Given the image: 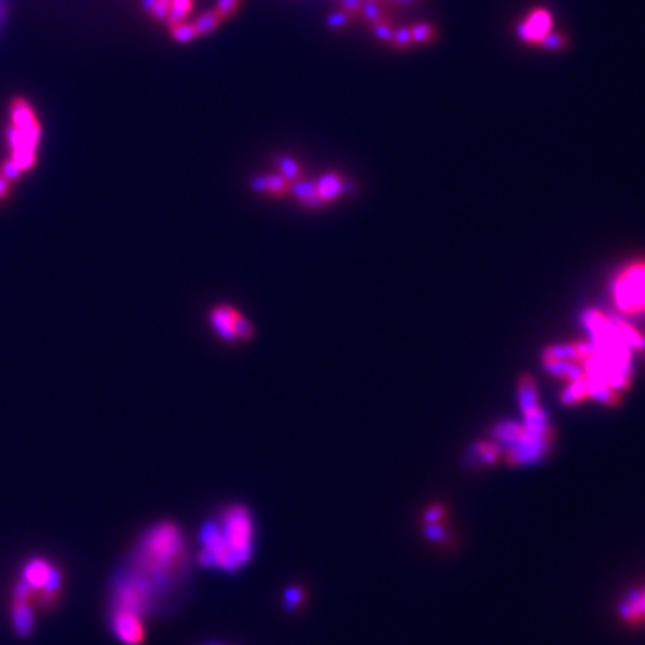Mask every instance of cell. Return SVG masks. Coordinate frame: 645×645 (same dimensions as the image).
<instances>
[{
    "mask_svg": "<svg viewBox=\"0 0 645 645\" xmlns=\"http://www.w3.org/2000/svg\"><path fill=\"white\" fill-rule=\"evenodd\" d=\"M221 20L222 18L219 17V13L214 9V11H208V13H205V15H201V17L194 22L192 25L199 36V34H208L214 29H217V25L221 24Z\"/></svg>",
    "mask_w": 645,
    "mask_h": 645,
    "instance_id": "9a60e30c",
    "label": "cell"
},
{
    "mask_svg": "<svg viewBox=\"0 0 645 645\" xmlns=\"http://www.w3.org/2000/svg\"><path fill=\"white\" fill-rule=\"evenodd\" d=\"M352 20H354V18L349 17V15H346L342 9H339V11H335V13H330V17L326 22H328L330 29L339 31V29H345L346 25H348Z\"/></svg>",
    "mask_w": 645,
    "mask_h": 645,
    "instance_id": "603a6c76",
    "label": "cell"
},
{
    "mask_svg": "<svg viewBox=\"0 0 645 645\" xmlns=\"http://www.w3.org/2000/svg\"><path fill=\"white\" fill-rule=\"evenodd\" d=\"M111 628H113V633L117 635V638L122 644L140 645L144 642L145 625L144 618L138 613L113 609V613H111Z\"/></svg>",
    "mask_w": 645,
    "mask_h": 645,
    "instance_id": "8992f818",
    "label": "cell"
},
{
    "mask_svg": "<svg viewBox=\"0 0 645 645\" xmlns=\"http://www.w3.org/2000/svg\"><path fill=\"white\" fill-rule=\"evenodd\" d=\"M539 45L545 47V49H549V50H561V49H565V47L568 45V38L565 36V34L552 33V31H551V33H549L545 38H543Z\"/></svg>",
    "mask_w": 645,
    "mask_h": 645,
    "instance_id": "44dd1931",
    "label": "cell"
},
{
    "mask_svg": "<svg viewBox=\"0 0 645 645\" xmlns=\"http://www.w3.org/2000/svg\"><path fill=\"white\" fill-rule=\"evenodd\" d=\"M611 300L622 317L645 314V260H637L611 280Z\"/></svg>",
    "mask_w": 645,
    "mask_h": 645,
    "instance_id": "277c9868",
    "label": "cell"
},
{
    "mask_svg": "<svg viewBox=\"0 0 645 645\" xmlns=\"http://www.w3.org/2000/svg\"><path fill=\"white\" fill-rule=\"evenodd\" d=\"M444 516V509L441 506H432L430 509L425 513V523L427 526H434V523H440L441 518Z\"/></svg>",
    "mask_w": 645,
    "mask_h": 645,
    "instance_id": "484cf974",
    "label": "cell"
},
{
    "mask_svg": "<svg viewBox=\"0 0 645 645\" xmlns=\"http://www.w3.org/2000/svg\"><path fill=\"white\" fill-rule=\"evenodd\" d=\"M411 36H412V43L416 45H427V43H432V41L437 38V29L434 25L430 24H416L411 27Z\"/></svg>",
    "mask_w": 645,
    "mask_h": 645,
    "instance_id": "4fadbf2b",
    "label": "cell"
},
{
    "mask_svg": "<svg viewBox=\"0 0 645 645\" xmlns=\"http://www.w3.org/2000/svg\"><path fill=\"white\" fill-rule=\"evenodd\" d=\"M276 167H278V173L284 177H287L289 181L300 180L301 174H303L301 165L291 157H280L278 161H276Z\"/></svg>",
    "mask_w": 645,
    "mask_h": 645,
    "instance_id": "5bb4252c",
    "label": "cell"
},
{
    "mask_svg": "<svg viewBox=\"0 0 645 645\" xmlns=\"http://www.w3.org/2000/svg\"><path fill=\"white\" fill-rule=\"evenodd\" d=\"M284 602H285V608H287L289 611H294V609L300 608V606L305 602L303 588L289 586L284 593Z\"/></svg>",
    "mask_w": 645,
    "mask_h": 645,
    "instance_id": "ac0fdd59",
    "label": "cell"
},
{
    "mask_svg": "<svg viewBox=\"0 0 645 645\" xmlns=\"http://www.w3.org/2000/svg\"><path fill=\"white\" fill-rule=\"evenodd\" d=\"M212 325L224 341H247L253 338V326L249 321L228 305H221L212 310Z\"/></svg>",
    "mask_w": 645,
    "mask_h": 645,
    "instance_id": "5b68a950",
    "label": "cell"
},
{
    "mask_svg": "<svg viewBox=\"0 0 645 645\" xmlns=\"http://www.w3.org/2000/svg\"><path fill=\"white\" fill-rule=\"evenodd\" d=\"M552 31V17L551 13L546 9L538 8L532 13H529V17L518 24V38L529 45H539L543 38Z\"/></svg>",
    "mask_w": 645,
    "mask_h": 645,
    "instance_id": "52a82bcc",
    "label": "cell"
},
{
    "mask_svg": "<svg viewBox=\"0 0 645 645\" xmlns=\"http://www.w3.org/2000/svg\"><path fill=\"white\" fill-rule=\"evenodd\" d=\"M389 2L393 6H396V4H409V2H416V0H389Z\"/></svg>",
    "mask_w": 645,
    "mask_h": 645,
    "instance_id": "f1b7e54d",
    "label": "cell"
},
{
    "mask_svg": "<svg viewBox=\"0 0 645 645\" xmlns=\"http://www.w3.org/2000/svg\"><path fill=\"white\" fill-rule=\"evenodd\" d=\"M291 190L294 192V196H296V198L303 203V205H308V206L321 205V199H319V196H317L316 183H312V181H298V183L291 185Z\"/></svg>",
    "mask_w": 645,
    "mask_h": 645,
    "instance_id": "7c38bea8",
    "label": "cell"
},
{
    "mask_svg": "<svg viewBox=\"0 0 645 645\" xmlns=\"http://www.w3.org/2000/svg\"><path fill=\"white\" fill-rule=\"evenodd\" d=\"M169 9H171V0H157L154 6H152L151 13L152 15H157L158 18H167L169 17Z\"/></svg>",
    "mask_w": 645,
    "mask_h": 645,
    "instance_id": "4316f807",
    "label": "cell"
},
{
    "mask_svg": "<svg viewBox=\"0 0 645 645\" xmlns=\"http://www.w3.org/2000/svg\"><path fill=\"white\" fill-rule=\"evenodd\" d=\"M316 189L321 203H330L345 192V177L338 173H328L317 180Z\"/></svg>",
    "mask_w": 645,
    "mask_h": 645,
    "instance_id": "ba28073f",
    "label": "cell"
},
{
    "mask_svg": "<svg viewBox=\"0 0 645 645\" xmlns=\"http://www.w3.org/2000/svg\"><path fill=\"white\" fill-rule=\"evenodd\" d=\"M192 9V0H171V9H169V20L171 27L181 24V20L187 17Z\"/></svg>",
    "mask_w": 645,
    "mask_h": 645,
    "instance_id": "2e32d148",
    "label": "cell"
},
{
    "mask_svg": "<svg viewBox=\"0 0 645 645\" xmlns=\"http://www.w3.org/2000/svg\"><path fill=\"white\" fill-rule=\"evenodd\" d=\"M185 563V536L174 523L161 522L142 536L133 554L131 572L157 590V586L171 583Z\"/></svg>",
    "mask_w": 645,
    "mask_h": 645,
    "instance_id": "7a4b0ae2",
    "label": "cell"
},
{
    "mask_svg": "<svg viewBox=\"0 0 645 645\" xmlns=\"http://www.w3.org/2000/svg\"><path fill=\"white\" fill-rule=\"evenodd\" d=\"M13 618H15V629H17L18 633L20 635L31 633L34 616H33V611H31L29 599H22V597H17V600H15V611H13Z\"/></svg>",
    "mask_w": 645,
    "mask_h": 645,
    "instance_id": "8fae6325",
    "label": "cell"
},
{
    "mask_svg": "<svg viewBox=\"0 0 645 645\" xmlns=\"http://www.w3.org/2000/svg\"><path fill=\"white\" fill-rule=\"evenodd\" d=\"M6 192H8V181L4 176H0V199L4 198Z\"/></svg>",
    "mask_w": 645,
    "mask_h": 645,
    "instance_id": "83f0119b",
    "label": "cell"
},
{
    "mask_svg": "<svg viewBox=\"0 0 645 645\" xmlns=\"http://www.w3.org/2000/svg\"><path fill=\"white\" fill-rule=\"evenodd\" d=\"M502 456V448L497 443H477L475 447V459L489 465L495 463Z\"/></svg>",
    "mask_w": 645,
    "mask_h": 645,
    "instance_id": "e0dca14e",
    "label": "cell"
},
{
    "mask_svg": "<svg viewBox=\"0 0 645 645\" xmlns=\"http://www.w3.org/2000/svg\"><path fill=\"white\" fill-rule=\"evenodd\" d=\"M173 36L174 40L185 43V41H190L198 36V33H196L192 24H177L173 27Z\"/></svg>",
    "mask_w": 645,
    "mask_h": 645,
    "instance_id": "7402d4cb",
    "label": "cell"
},
{
    "mask_svg": "<svg viewBox=\"0 0 645 645\" xmlns=\"http://www.w3.org/2000/svg\"><path fill=\"white\" fill-rule=\"evenodd\" d=\"M391 45L395 47L398 50H405L409 47H412V36H411V27L407 25H402V27H395V34H393V41H391Z\"/></svg>",
    "mask_w": 645,
    "mask_h": 645,
    "instance_id": "d6986e66",
    "label": "cell"
},
{
    "mask_svg": "<svg viewBox=\"0 0 645 645\" xmlns=\"http://www.w3.org/2000/svg\"><path fill=\"white\" fill-rule=\"evenodd\" d=\"M495 443L504 448V456L509 465H530L546 456L552 447L551 440L538 436L526 423L516 421H500L495 427Z\"/></svg>",
    "mask_w": 645,
    "mask_h": 645,
    "instance_id": "3957f363",
    "label": "cell"
},
{
    "mask_svg": "<svg viewBox=\"0 0 645 645\" xmlns=\"http://www.w3.org/2000/svg\"><path fill=\"white\" fill-rule=\"evenodd\" d=\"M240 2H242V0H219L215 11L219 13V17L221 18H228L231 17V15H235V11L240 8Z\"/></svg>",
    "mask_w": 645,
    "mask_h": 645,
    "instance_id": "cb8c5ba5",
    "label": "cell"
},
{
    "mask_svg": "<svg viewBox=\"0 0 645 645\" xmlns=\"http://www.w3.org/2000/svg\"><path fill=\"white\" fill-rule=\"evenodd\" d=\"M253 189L259 192H268L271 196H285L291 190V181L287 177H284L280 173L276 174H266V176H259L256 180H253Z\"/></svg>",
    "mask_w": 645,
    "mask_h": 645,
    "instance_id": "9c48e42d",
    "label": "cell"
},
{
    "mask_svg": "<svg viewBox=\"0 0 645 645\" xmlns=\"http://www.w3.org/2000/svg\"><path fill=\"white\" fill-rule=\"evenodd\" d=\"M371 31H373L375 38L384 43H391L393 41V34H395V27L391 24V20H380L377 24L371 25Z\"/></svg>",
    "mask_w": 645,
    "mask_h": 645,
    "instance_id": "ffe728a7",
    "label": "cell"
},
{
    "mask_svg": "<svg viewBox=\"0 0 645 645\" xmlns=\"http://www.w3.org/2000/svg\"><path fill=\"white\" fill-rule=\"evenodd\" d=\"M0 13H2V6H0Z\"/></svg>",
    "mask_w": 645,
    "mask_h": 645,
    "instance_id": "f546056e",
    "label": "cell"
},
{
    "mask_svg": "<svg viewBox=\"0 0 645 645\" xmlns=\"http://www.w3.org/2000/svg\"><path fill=\"white\" fill-rule=\"evenodd\" d=\"M389 8L391 6L384 4L382 0H362L358 18H362L370 25L377 24L380 20H391Z\"/></svg>",
    "mask_w": 645,
    "mask_h": 645,
    "instance_id": "30bf717a",
    "label": "cell"
},
{
    "mask_svg": "<svg viewBox=\"0 0 645 645\" xmlns=\"http://www.w3.org/2000/svg\"><path fill=\"white\" fill-rule=\"evenodd\" d=\"M361 2L362 0H341V9L355 20L361 13Z\"/></svg>",
    "mask_w": 645,
    "mask_h": 645,
    "instance_id": "d4e9b609",
    "label": "cell"
},
{
    "mask_svg": "<svg viewBox=\"0 0 645 645\" xmlns=\"http://www.w3.org/2000/svg\"><path fill=\"white\" fill-rule=\"evenodd\" d=\"M199 561L205 567L235 572L246 563L255 546V520L244 506H231L219 522L208 523L201 532Z\"/></svg>",
    "mask_w": 645,
    "mask_h": 645,
    "instance_id": "6da1fadb",
    "label": "cell"
}]
</instances>
